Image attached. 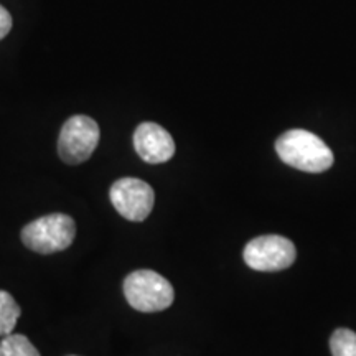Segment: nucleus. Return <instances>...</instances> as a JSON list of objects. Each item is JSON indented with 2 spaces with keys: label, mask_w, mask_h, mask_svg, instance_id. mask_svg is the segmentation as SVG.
<instances>
[{
  "label": "nucleus",
  "mask_w": 356,
  "mask_h": 356,
  "mask_svg": "<svg viewBox=\"0 0 356 356\" xmlns=\"http://www.w3.org/2000/svg\"><path fill=\"white\" fill-rule=\"evenodd\" d=\"M101 131L95 119L73 115L63 124L58 139V154L70 165L86 162L99 144Z\"/></svg>",
  "instance_id": "nucleus-4"
},
{
  "label": "nucleus",
  "mask_w": 356,
  "mask_h": 356,
  "mask_svg": "<svg viewBox=\"0 0 356 356\" xmlns=\"http://www.w3.org/2000/svg\"><path fill=\"white\" fill-rule=\"evenodd\" d=\"M22 314L20 305L6 291H0V337L10 335Z\"/></svg>",
  "instance_id": "nucleus-8"
},
{
  "label": "nucleus",
  "mask_w": 356,
  "mask_h": 356,
  "mask_svg": "<svg viewBox=\"0 0 356 356\" xmlns=\"http://www.w3.org/2000/svg\"><path fill=\"white\" fill-rule=\"evenodd\" d=\"M275 150L284 163L302 172L322 173L333 165L330 147L304 129L284 132L275 142Z\"/></svg>",
  "instance_id": "nucleus-1"
},
{
  "label": "nucleus",
  "mask_w": 356,
  "mask_h": 356,
  "mask_svg": "<svg viewBox=\"0 0 356 356\" xmlns=\"http://www.w3.org/2000/svg\"><path fill=\"white\" fill-rule=\"evenodd\" d=\"M134 147L147 163L168 162L175 154V142L165 129L155 122H142L134 132Z\"/></svg>",
  "instance_id": "nucleus-7"
},
{
  "label": "nucleus",
  "mask_w": 356,
  "mask_h": 356,
  "mask_svg": "<svg viewBox=\"0 0 356 356\" xmlns=\"http://www.w3.org/2000/svg\"><path fill=\"white\" fill-rule=\"evenodd\" d=\"M0 356H40V353L29 338L10 333L0 341Z\"/></svg>",
  "instance_id": "nucleus-9"
},
{
  "label": "nucleus",
  "mask_w": 356,
  "mask_h": 356,
  "mask_svg": "<svg viewBox=\"0 0 356 356\" xmlns=\"http://www.w3.org/2000/svg\"><path fill=\"white\" fill-rule=\"evenodd\" d=\"M12 30V15L6 7L0 6V40L7 37V33Z\"/></svg>",
  "instance_id": "nucleus-11"
},
{
  "label": "nucleus",
  "mask_w": 356,
  "mask_h": 356,
  "mask_svg": "<svg viewBox=\"0 0 356 356\" xmlns=\"http://www.w3.org/2000/svg\"><path fill=\"white\" fill-rule=\"evenodd\" d=\"M111 203L129 221H144L154 210L155 193L147 181L126 177L118 180L109 190Z\"/></svg>",
  "instance_id": "nucleus-6"
},
{
  "label": "nucleus",
  "mask_w": 356,
  "mask_h": 356,
  "mask_svg": "<svg viewBox=\"0 0 356 356\" xmlns=\"http://www.w3.org/2000/svg\"><path fill=\"white\" fill-rule=\"evenodd\" d=\"M76 236V222L63 213L38 218L22 229V243L38 254H53L68 249Z\"/></svg>",
  "instance_id": "nucleus-2"
},
{
  "label": "nucleus",
  "mask_w": 356,
  "mask_h": 356,
  "mask_svg": "<svg viewBox=\"0 0 356 356\" xmlns=\"http://www.w3.org/2000/svg\"><path fill=\"white\" fill-rule=\"evenodd\" d=\"M333 356H356V333L348 328H338L330 338Z\"/></svg>",
  "instance_id": "nucleus-10"
},
{
  "label": "nucleus",
  "mask_w": 356,
  "mask_h": 356,
  "mask_svg": "<svg viewBox=\"0 0 356 356\" xmlns=\"http://www.w3.org/2000/svg\"><path fill=\"white\" fill-rule=\"evenodd\" d=\"M243 256L251 269L275 273L291 267L296 261L297 251L291 239L279 234H266L251 239L244 248Z\"/></svg>",
  "instance_id": "nucleus-5"
},
{
  "label": "nucleus",
  "mask_w": 356,
  "mask_h": 356,
  "mask_svg": "<svg viewBox=\"0 0 356 356\" xmlns=\"http://www.w3.org/2000/svg\"><path fill=\"white\" fill-rule=\"evenodd\" d=\"M124 296L132 309L145 314L165 310L175 299L172 284L163 275L150 269L129 274L124 280Z\"/></svg>",
  "instance_id": "nucleus-3"
}]
</instances>
